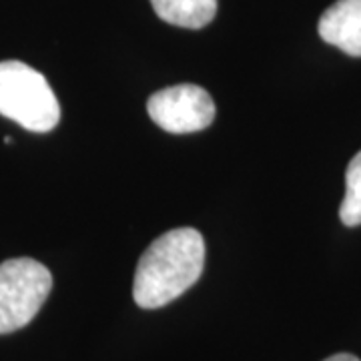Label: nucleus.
Here are the masks:
<instances>
[{
	"instance_id": "7",
	"label": "nucleus",
	"mask_w": 361,
	"mask_h": 361,
	"mask_svg": "<svg viewBox=\"0 0 361 361\" xmlns=\"http://www.w3.org/2000/svg\"><path fill=\"white\" fill-rule=\"evenodd\" d=\"M339 219L348 227L361 225V151L351 159L345 173V197L339 207Z\"/></svg>"
},
{
	"instance_id": "8",
	"label": "nucleus",
	"mask_w": 361,
	"mask_h": 361,
	"mask_svg": "<svg viewBox=\"0 0 361 361\" xmlns=\"http://www.w3.org/2000/svg\"><path fill=\"white\" fill-rule=\"evenodd\" d=\"M323 361H360L355 355H351V353H337V355H331V357H327V360Z\"/></svg>"
},
{
	"instance_id": "6",
	"label": "nucleus",
	"mask_w": 361,
	"mask_h": 361,
	"mask_svg": "<svg viewBox=\"0 0 361 361\" xmlns=\"http://www.w3.org/2000/svg\"><path fill=\"white\" fill-rule=\"evenodd\" d=\"M165 23L183 28H203L217 14V0H151Z\"/></svg>"
},
{
	"instance_id": "5",
	"label": "nucleus",
	"mask_w": 361,
	"mask_h": 361,
	"mask_svg": "<svg viewBox=\"0 0 361 361\" xmlns=\"http://www.w3.org/2000/svg\"><path fill=\"white\" fill-rule=\"evenodd\" d=\"M317 32L349 56H361V0H337L322 14Z\"/></svg>"
},
{
	"instance_id": "1",
	"label": "nucleus",
	"mask_w": 361,
	"mask_h": 361,
	"mask_svg": "<svg viewBox=\"0 0 361 361\" xmlns=\"http://www.w3.org/2000/svg\"><path fill=\"white\" fill-rule=\"evenodd\" d=\"M205 267L203 235L180 227L161 235L139 259L133 297L142 310H159L191 289Z\"/></svg>"
},
{
	"instance_id": "2",
	"label": "nucleus",
	"mask_w": 361,
	"mask_h": 361,
	"mask_svg": "<svg viewBox=\"0 0 361 361\" xmlns=\"http://www.w3.org/2000/svg\"><path fill=\"white\" fill-rule=\"evenodd\" d=\"M0 115L32 133H49L61 121V104L49 80L20 61L0 63Z\"/></svg>"
},
{
	"instance_id": "3",
	"label": "nucleus",
	"mask_w": 361,
	"mask_h": 361,
	"mask_svg": "<svg viewBox=\"0 0 361 361\" xmlns=\"http://www.w3.org/2000/svg\"><path fill=\"white\" fill-rule=\"evenodd\" d=\"M51 289V271L39 261L20 257L0 263V336L32 322Z\"/></svg>"
},
{
	"instance_id": "4",
	"label": "nucleus",
	"mask_w": 361,
	"mask_h": 361,
	"mask_svg": "<svg viewBox=\"0 0 361 361\" xmlns=\"http://www.w3.org/2000/svg\"><path fill=\"white\" fill-rule=\"evenodd\" d=\"M149 116L163 130L187 135L207 129L215 118V103L197 85H177L151 94L147 101Z\"/></svg>"
}]
</instances>
